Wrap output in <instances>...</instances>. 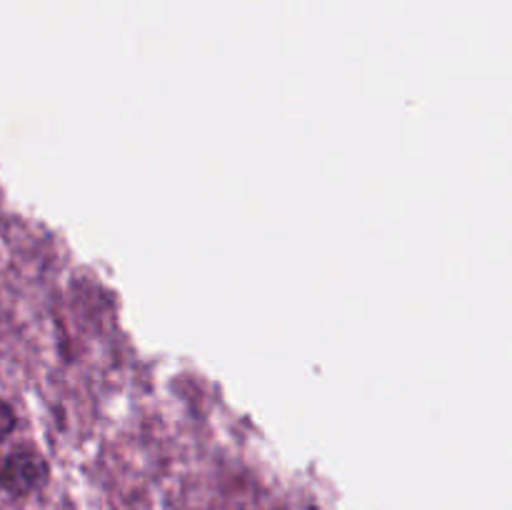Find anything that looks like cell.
Masks as SVG:
<instances>
[{
    "label": "cell",
    "mask_w": 512,
    "mask_h": 510,
    "mask_svg": "<svg viewBox=\"0 0 512 510\" xmlns=\"http://www.w3.org/2000/svg\"><path fill=\"white\" fill-rule=\"evenodd\" d=\"M18 428V415H15V408L5 398H0V443L10 438Z\"/></svg>",
    "instance_id": "7a4b0ae2"
},
{
    "label": "cell",
    "mask_w": 512,
    "mask_h": 510,
    "mask_svg": "<svg viewBox=\"0 0 512 510\" xmlns=\"http://www.w3.org/2000/svg\"><path fill=\"white\" fill-rule=\"evenodd\" d=\"M48 460L38 448L20 443L0 458V490L13 498H28L48 483Z\"/></svg>",
    "instance_id": "6da1fadb"
}]
</instances>
